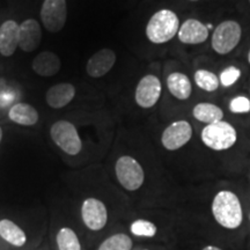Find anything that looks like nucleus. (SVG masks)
<instances>
[{"label":"nucleus","mask_w":250,"mask_h":250,"mask_svg":"<svg viewBox=\"0 0 250 250\" xmlns=\"http://www.w3.org/2000/svg\"><path fill=\"white\" fill-rule=\"evenodd\" d=\"M190 1H198V0H190Z\"/></svg>","instance_id":"c756f323"},{"label":"nucleus","mask_w":250,"mask_h":250,"mask_svg":"<svg viewBox=\"0 0 250 250\" xmlns=\"http://www.w3.org/2000/svg\"><path fill=\"white\" fill-rule=\"evenodd\" d=\"M116 62V54L111 49H101L88 59L86 72L92 78H102L111 71Z\"/></svg>","instance_id":"ddd939ff"},{"label":"nucleus","mask_w":250,"mask_h":250,"mask_svg":"<svg viewBox=\"0 0 250 250\" xmlns=\"http://www.w3.org/2000/svg\"><path fill=\"white\" fill-rule=\"evenodd\" d=\"M211 212L215 221L226 229H236L243 223L241 201L230 190H221L214 196Z\"/></svg>","instance_id":"f257e3e1"},{"label":"nucleus","mask_w":250,"mask_h":250,"mask_svg":"<svg viewBox=\"0 0 250 250\" xmlns=\"http://www.w3.org/2000/svg\"><path fill=\"white\" fill-rule=\"evenodd\" d=\"M208 27L197 19H188L180 26L177 37L183 44H202L208 39Z\"/></svg>","instance_id":"9b49d317"},{"label":"nucleus","mask_w":250,"mask_h":250,"mask_svg":"<svg viewBox=\"0 0 250 250\" xmlns=\"http://www.w3.org/2000/svg\"><path fill=\"white\" fill-rule=\"evenodd\" d=\"M117 181L127 191H136L142 188L145 181V173L142 165L130 155H122L115 165Z\"/></svg>","instance_id":"39448f33"},{"label":"nucleus","mask_w":250,"mask_h":250,"mask_svg":"<svg viewBox=\"0 0 250 250\" xmlns=\"http://www.w3.org/2000/svg\"><path fill=\"white\" fill-rule=\"evenodd\" d=\"M1 140H2V129L1 126H0V144H1Z\"/></svg>","instance_id":"cd10ccee"},{"label":"nucleus","mask_w":250,"mask_h":250,"mask_svg":"<svg viewBox=\"0 0 250 250\" xmlns=\"http://www.w3.org/2000/svg\"><path fill=\"white\" fill-rule=\"evenodd\" d=\"M41 20L50 33H58L67 20L66 0H44L41 8Z\"/></svg>","instance_id":"0eeeda50"},{"label":"nucleus","mask_w":250,"mask_h":250,"mask_svg":"<svg viewBox=\"0 0 250 250\" xmlns=\"http://www.w3.org/2000/svg\"><path fill=\"white\" fill-rule=\"evenodd\" d=\"M0 236L14 247H22L27 241V236L22 228L9 219L0 220Z\"/></svg>","instance_id":"aec40b11"},{"label":"nucleus","mask_w":250,"mask_h":250,"mask_svg":"<svg viewBox=\"0 0 250 250\" xmlns=\"http://www.w3.org/2000/svg\"><path fill=\"white\" fill-rule=\"evenodd\" d=\"M180 19L170 9H160L152 15L146 26V37L154 44H164L177 35Z\"/></svg>","instance_id":"f03ea898"},{"label":"nucleus","mask_w":250,"mask_h":250,"mask_svg":"<svg viewBox=\"0 0 250 250\" xmlns=\"http://www.w3.org/2000/svg\"><path fill=\"white\" fill-rule=\"evenodd\" d=\"M19 46V24L14 20H7L0 26V54L11 57Z\"/></svg>","instance_id":"2eb2a0df"},{"label":"nucleus","mask_w":250,"mask_h":250,"mask_svg":"<svg viewBox=\"0 0 250 250\" xmlns=\"http://www.w3.org/2000/svg\"><path fill=\"white\" fill-rule=\"evenodd\" d=\"M61 59L55 52L43 51L34 58L31 67L41 77H52L61 70Z\"/></svg>","instance_id":"dca6fc26"},{"label":"nucleus","mask_w":250,"mask_h":250,"mask_svg":"<svg viewBox=\"0 0 250 250\" xmlns=\"http://www.w3.org/2000/svg\"><path fill=\"white\" fill-rule=\"evenodd\" d=\"M144 250H148V249H144Z\"/></svg>","instance_id":"2f4dec72"},{"label":"nucleus","mask_w":250,"mask_h":250,"mask_svg":"<svg viewBox=\"0 0 250 250\" xmlns=\"http://www.w3.org/2000/svg\"><path fill=\"white\" fill-rule=\"evenodd\" d=\"M9 120L23 126H33L39 122L40 115L36 108L28 103H17L8 111Z\"/></svg>","instance_id":"a211bd4d"},{"label":"nucleus","mask_w":250,"mask_h":250,"mask_svg":"<svg viewBox=\"0 0 250 250\" xmlns=\"http://www.w3.org/2000/svg\"><path fill=\"white\" fill-rule=\"evenodd\" d=\"M195 83L199 88L208 93L215 92L220 86V81L217 74L208 70H203V68L196 71Z\"/></svg>","instance_id":"4be33fe9"},{"label":"nucleus","mask_w":250,"mask_h":250,"mask_svg":"<svg viewBox=\"0 0 250 250\" xmlns=\"http://www.w3.org/2000/svg\"><path fill=\"white\" fill-rule=\"evenodd\" d=\"M56 241H57L58 250H81L79 237L72 228H61Z\"/></svg>","instance_id":"412c9836"},{"label":"nucleus","mask_w":250,"mask_h":250,"mask_svg":"<svg viewBox=\"0 0 250 250\" xmlns=\"http://www.w3.org/2000/svg\"><path fill=\"white\" fill-rule=\"evenodd\" d=\"M52 142L66 154L77 155L83 148V142L78 133L77 127L68 121H58L52 124L50 129Z\"/></svg>","instance_id":"423d86ee"},{"label":"nucleus","mask_w":250,"mask_h":250,"mask_svg":"<svg viewBox=\"0 0 250 250\" xmlns=\"http://www.w3.org/2000/svg\"><path fill=\"white\" fill-rule=\"evenodd\" d=\"M76 96V87L72 83H61L50 87L46 92L45 100L49 107L54 109H61L66 107Z\"/></svg>","instance_id":"4468645a"},{"label":"nucleus","mask_w":250,"mask_h":250,"mask_svg":"<svg viewBox=\"0 0 250 250\" xmlns=\"http://www.w3.org/2000/svg\"><path fill=\"white\" fill-rule=\"evenodd\" d=\"M0 102H1V101H0Z\"/></svg>","instance_id":"72a5a7b5"},{"label":"nucleus","mask_w":250,"mask_h":250,"mask_svg":"<svg viewBox=\"0 0 250 250\" xmlns=\"http://www.w3.org/2000/svg\"><path fill=\"white\" fill-rule=\"evenodd\" d=\"M161 81L154 74H146L139 80L134 92L136 103L143 109L154 107L161 96Z\"/></svg>","instance_id":"1a4fd4ad"},{"label":"nucleus","mask_w":250,"mask_h":250,"mask_svg":"<svg viewBox=\"0 0 250 250\" xmlns=\"http://www.w3.org/2000/svg\"><path fill=\"white\" fill-rule=\"evenodd\" d=\"M249 220H250V213H249Z\"/></svg>","instance_id":"7c9ffc66"},{"label":"nucleus","mask_w":250,"mask_h":250,"mask_svg":"<svg viewBox=\"0 0 250 250\" xmlns=\"http://www.w3.org/2000/svg\"><path fill=\"white\" fill-rule=\"evenodd\" d=\"M167 87L171 95L181 101L188 100L192 94L191 80L181 72H173L168 76Z\"/></svg>","instance_id":"f3484780"},{"label":"nucleus","mask_w":250,"mask_h":250,"mask_svg":"<svg viewBox=\"0 0 250 250\" xmlns=\"http://www.w3.org/2000/svg\"><path fill=\"white\" fill-rule=\"evenodd\" d=\"M241 77V70L236 66H228L221 71L219 81L224 87H230L235 85L236 81Z\"/></svg>","instance_id":"393cba45"},{"label":"nucleus","mask_w":250,"mask_h":250,"mask_svg":"<svg viewBox=\"0 0 250 250\" xmlns=\"http://www.w3.org/2000/svg\"><path fill=\"white\" fill-rule=\"evenodd\" d=\"M131 233L134 236L139 237H154L158 232V227L152 221L145 220V219H138L134 220L130 226Z\"/></svg>","instance_id":"b1692460"},{"label":"nucleus","mask_w":250,"mask_h":250,"mask_svg":"<svg viewBox=\"0 0 250 250\" xmlns=\"http://www.w3.org/2000/svg\"><path fill=\"white\" fill-rule=\"evenodd\" d=\"M81 218L90 230H101L108 223V210L98 198H87L81 205Z\"/></svg>","instance_id":"9d476101"},{"label":"nucleus","mask_w":250,"mask_h":250,"mask_svg":"<svg viewBox=\"0 0 250 250\" xmlns=\"http://www.w3.org/2000/svg\"><path fill=\"white\" fill-rule=\"evenodd\" d=\"M229 110L233 114H248L250 112V99L245 95H239L230 100Z\"/></svg>","instance_id":"a878e982"},{"label":"nucleus","mask_w":250,"mask_h":250,"mask_svg":"<svg viewBox=\"0 0 250 250\" xmlns=\"http://www.w3.org/2000/svg\"><path fill=\"white\" fill-rule=\"evenodd\" d=\"M132 245V240L129 235L118 233L105 239L100 245L98 250H131Z\"/></svg>","instance_id":"5701e85b"},{"label":"nucleus","mask_w":250,"mask_h":250,"mask_svg":"<svg viewBox=\"0 0 250 250\" xmlns=\"http://www.w3.org/2000/svg\"><path fill=\"white\" fill-rule=\"evenodd\" d=\"M201 139L206 147L212 151H227L236 144L237 131L233 124L223 120L204 126L201 132Z\"/></svg>","instance_id":"7ed1b4c3"},{"label":"nucleus","mask_w":250,"mask_h":250,"mask_svg":"<svg viewBox=\"0 0 250 250\" xmlns=\"http://www.w3.org/2000/svg\"><path fill=\"white\" fill-rule=\"evenodd\" d=\"M224 115L223 109L210 102L197 103L195 107L192 108V116L198 122L205 123L206 125L223 121Z\"/></svg>","instance_id":"6ab92c4d"},{"label":"nucleus","mask_w":250,"mask_h":250,"mask_svg":"<svg viewBox=\"0 0 250 250\" xmlns=\"http://www.w3.org/2000/svg\"><path fill=\"white\" fill-rule=\"evenodd\" d=\"M42 40V29L35 19H27L19 24V48L23 52H33Z\"/></svg>","instance_id":"f8f14e48"},{"label":"nucleus","mask_w":250,"mask_h":250,"mask_svg":"<svg viewBox=\"0 0 250 250\" xmlns=\"http://www.w3.org/2000/svg\"><path fill=\"white\" fill-rule=\"evenodd\" d=\"M202 250H223L221 248H219L217 246H212V245H208V246H205L204 248Z\"/></svg>","instance_id":"bb28decb"},{"label":"nucleus","mask_w":250,"mask_h":250,"mask_svg":"<svg viewBox=\"0 0 250 250\" xmlns=\"http://www.w3.org/2000/svg\"><path fill=\"white\" fill-rule=\"evenodd\" d=\"M192 138V126L186 120L175 121L161 134V144L167 151H177Z\"/></svg>","instance_id":"6e6552de"},{"label":"nucleus","mask_w":250,"mask_h":250,"mask_svg":"<svg viewBox=\"0 0 250 250\" xmlns=\"http://www.w3.org/2000/svg\"><path fill=\"white\" fill-rule=\"evenodd\" d=\"M248 62L250 64V50H249V52H248Z\"/></svg>","instance_id":"c85d7f7f"},{"label":"nucleus","mask_w":250,"mask_h":250,"mask_svg":"<svg viewBox=\"0 0 250 250\" xmlns=\"http://www.w3.org/2000/svg\"><path fill=\"white\" fill-rule=\"evenodd\" d=\"M249 1H250V0H249Z\"/></svg>","instance_id":"473e14b6"},{"label":"nucleus","mask_w":250,"mask_h":250,"mask_svg":"<svg viewBox=\"0 0 250 250\" xmlns=\"http://www.w3.org/2000/svg\"><path fill=\"white\" fill-rule=\"evenodd\" d=\"M241 36V24L234 20L223 21L212 34L211 46L218 55H227L239 45Z\"/></svg>","instance_id":"20e7f679"}]
</instances>
